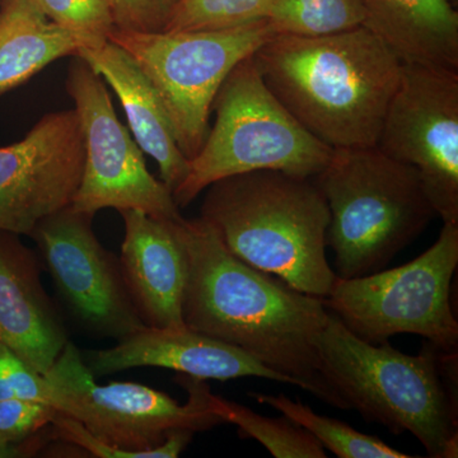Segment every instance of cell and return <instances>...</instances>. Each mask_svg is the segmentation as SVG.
I'll use <instances>...</instances> for the list:
<instances>
[{
    "label": "cell",
    "mask_w": 458,
    "mask_h": 458,
    "mask_svg": "<svg viewBox=\"0 0 458 458\" xmlns=\"http://www.w3.org/2000/svg\"><path fill=\"white\" fill-rule=\"evenodd\" d=\"M174 225L188 255L186 327L240 349L327 405L351 410L325 378L315 348L330 315L324 300L240 260L200 216Z\"/></svg>",
    "instance_id": "1"
},
{
    "label": "cell",
    "mask_w": 458,
    "mask_h": 458,
    "mask_svg": "<svg viewBox=\"0 0 458 458\" xmlns=\"http://www.w3.org/2000/svg\"><path fill=\"white\" fill-rule=\"evenodd\" d=\"M252 57L267 89L313 137L333 149L376 147L403 63L375 32L276 35Z\"/></svg>",
    "instance_id": "2"
},
{
    "label": "cell",
    "mask_w": 458,
    "mask_h": 458,
    "mask_svg": "<svg viewBox=\"0 0 458 458\" xmlns=\"http://www.w3.org/2000/svg\"><path fill=\"white\" fill-rule=\"evenodd\" d=\"M51 438L98 458H176L195 434L223 424L205 379L177 373L188 391L181 405L167 394L132 382L98 385L71 342L47 370Z\"/></svg>",
    "instance_id": "3"
},
{
    "label": "cell",
    "mask_w": 458,
    "mask_h": 458,
    "mask_svg": "<svg viewBox=\"0 0 458 458\" xmlns=\"http://www.w3.org/2000/svg\"><path fill=\"white\" fill-rule=\"evenodd\" d=\"M315 348L325 378L349 409L394 434H411L429 457L458 456L457 351L427 343L409 355L388 343L373 345L331 311Z\"/></svg>",
    "instance_id": "4"
},
{
    "label": "cell",
    "mask_w": 458,
    "mask_h": 458,
    "mask_svg": "<svg viewBox=\"0 0 458 458\" xmlns=\"http://www.w3.org/2000/svg\"><path fill=\"white\" fill-rule=\"evenodd\" d=\"M200 218L250 267L315 297L327 298L333 289L330 210L313 177L279 171L225 177L205 189Z\"/></svg>",
    "instance_id": "5"
},
{
    "label": "cell",
    "mask_w": 458,
    "mask_h": 458,
    "mask_svg": "<svg viewBox=\"0 0 458 458\" xmlns=\"http://www.w3.org/2000/svg\"><path fill=\"white\" fill-rule=\"evenodd\" d=\"M313 179L330 210L337 278L384 270L437 216L417 170L377 147L334 149Z\"/></svg>",
    "instance_id": "6"
},
{
    "label": "cell",
    "mask_w": 458,
    "mask_h": 458,
    "mask_svg": "<svg viewBox=\"0 0 458 458\" xmlns=\"http://www.w3.org/2000/svg\"><path fill=\"white\" fill-rule=\"evenodd\" d=\"M216 123L174 191L180 209L225 177L279 171L315 177L334 149L306 131L267 89L254 57L228 74L214 98Z\"/></svg>",
    "instance_id": "7"
},
{
    "label": "cell",
    "mask_w": 458,
    "mask_h": 458,
    "mask_svg": "<svg viewBox=\"0 0 458 458\" xmlns=\"http://www.w3.org/2000/svg\"><path fill=\"white\" fill-rule=\"evenodd\" d=\"M458 265V225L443 223L438 240L408 264L358 278H336L325 306L354 335L379 345L411 334L457 351L451 286Z\"/></svg>",
    "instance_id": "8"
},
{
    "label": "cell",
    "mask_w": 458,
    "mask_h": 458,
    "mask_svg": "<svg viewBox=\"0 0 458 458\" xmlns=\"http://www.w3.org/2000/svg\"><path fill=\"white\" fill-rule=\"evenodd\" d=\"M267 20L213 31L128 32L108 41L135 60L161 99L186 158L203 147L214 98L228 74L273 38Z\"/></svg>",
    "instance_id": "9"
},
{
    "label": "cell",
    "mask_w": 458,
    "mask_h": 458,
    "mask_svg": "<svg viewBox=\"0 0 458 458\" xmlns=\"http://www.w3.org/2000/svg\"><path fill=\"white\" fill-rule=\"evenodd\" d=\"M65 84L84 141L82 179L71 207L90 216L134 209L159 221L182 219L171 190L148 171L143 152L114 113L101 75L74 56Z\"/></svg>",
    "instance_id": "10"
},
{
    "label": "cell",
    "mask_w": 458,
    "mask_h": 458,
    "mask_svg": "<svg viewBox=\"0 0 458 458\" xmlns=\"http://www.w3.org/2000/svg\"><path fill=\"white\" fill-rule=\"evenodd\" d=\"M376 147L415 168L437 216L458 225V71L403 64Z\"/></svg>",
    "instance_id": "11"
},
{
    "label": "cell",
    "mask_w": 458,
    "mask_h": 458,
    "mask_svg": "<svg viewBox=\"0 0 458 458\" xmlns=\"http://www.w3.org/2000/svg\"><path fill=\"white\" fill-rule=\"evenodd\" d=\"M93 216L69 205L38 223L30 237L72 312L84 327L119 342L147 327L131 302L119 258L93 232Z\"/></svg>",
    "instance_id": "12"
},
{
    "label": "cell",
    "mask_w": 458,
    "mask_h": 458,
    "mask_svg": "<svg viewBox=\"0 0 458 458\" xmlns=\"http://www.w3.org/2000/svg\"><path fill=\"white\" fill-rule=\"evenodd\" d=\"M83 165L74 108L45 114L23 140L0 147V231L30 237L38 223L69 207Z\"/></svg>",
    "instance_id": "13"
},
{
    "label": "cell",
    "mask_w": 458,
    "mask_h": 458,
    "mask_svg": "<svg viewBox=\"0 0 458 458\" xmlns=\"http://www.w3.org/2000/svg\"><path fill=\"white\" fill-rule=\"evenodd\" d=\"M120 214L123 221L120 267L141 321L148 327H186L182 300L188 255L176 222L159 221L134 209Z\"/></svg>",
    "instance_id": "14"
},
{
    "label": "cell",
    "mask_w": 458,
    "mask_h": 458,
    "mask_svg": "<svg viewBox=\"0 0 458 458\" xmlns=\"http://www.w3.org/2000/svg\"><path fill=\"white\" fill-rule=\"evenodd\" d=\"M87 366L96 378L138 367H159L205 381L258 377L292 385L240 349L189 327L141 328L114 348L93 352Z\"/></svg>",
    "instance_id": "15"
},
{
    "label": "cell",
    "mask_w": 458,
    "mask_h": 458,
    "mask_svg": "<svg viewBox=\"0 0 458 458\" xmlns=\"http://www.w3.org/2000/svg\"><path fill=\"white\" fill-rule=\"evenodd\" d=\"M20 237L0 231V343L47 375L69 340L38 256Z\"/></svg>",
    "instance_id": "16"
},
{
    "label": "cell",
    "mask_w": 458,
    "mask_h": 458,
    "mask_svg": "<svg viewBox=\"0 0 458 458\" xmlns=\"http://www.w3.org/2000/svg\"><path fill=\"white\" fill-rule=\"evenodd\" d=\"M75 56L110 84L125 111L132 138L141 152L155 159L162 182L174 194L188 174L190 161L177 146L161 99L147 75L125 50L111 41L80 50Z\"/></svg>",
    "instance_id": "17"
},
{
    "label": "cell",
    "mask_w": 458,
    "mask_h": 458,
    "mask_svg": "<svg viewBox=\"0 0 458 458\" xmlns=\"http://www.w3.org/2000/svg\"><path fill=\"white\" fill-rule=\"evenodd\" d=\"M364 26L403 64L458 71V13L450 0H360Z\"/></svg>",
    "instance_id": "18"
},
{
    "label": "cell",
    "mask_w": 458,
    "mask_h": 458,
    "mask_svg": "<svg viewBox=\"0 0 458 458\" xmlns=\"http://www.w3.org/2000/svg\"><path fill=\"white\" fill-rule=\"evenodd\" d=\"M82 49L73 33L50 21L32 0H4L0 8V96Z\"/></svg>",
    "instance_id": "19"
},
{
    "label": "cell",
    "mask_w": 458,
    "mask_h": 458,
    "mask_svg": "<svg viewBox=\"0 0 458 458\" xmlns=\"http://www.w3.org/2000/svg\"><path fill=\"white\" fill-rule=\"evenodd\" d=\"M312 434L325 450L340 458H410V454L386 445L376 437L354 429L336 419L322 417L300 401L278 394H249Z\"/></svg>",
    "instance_id": "20"
},
{
    "label": "cell",
    "mask_w": 458,
    "mask_h": 458,
    "mask_svg": "<svg viewBox=\"0 0 458 458\" xmlns=\"http://www.w3.org/2000/svg\"><path fill=\"white\" fill-rule=\"evenodd\" d=\"M210 406L223 423L238 428L241 436L261 443L276 458H325L321 443L291 419L267 418L234 401L210 394Z\"/></svg>",
    "instance_id": "21"
},
{
    "label": "cell",
    "mask_w": 458,
    "mask_h": 458,
    "mask_svg": "<svg viewBox=\"0 0 458 458\" xmlns=\"http://www.w3.org/2000/svg\"><path fill=\"white\" fill-rule=\"evenodd\" d=\"M274 35L319 38L364 26L360 0H271L267 17Z\"/></svg>",
    "instance_id": "22"
},
{
    "label": "cell",
    "mask_w": 458,
    "mask_h": 458,
    "mask_svg": "<svg viewBox=\"0 0 458 458\" xmlns=\"http://www.w3.org/2000/svg\"><path fill=\"white\" fill-rule=\"evenodd\" d=\"M271 0H176L164 31H213L267 20Z\"/></svg>",
    "instance_id": "23"
},
{
    "label": "cell",
    "mask_w": 458,
    "mask_h": 458,
    "mask_svg": "<svg viewBox=\"0 0 458 458\" xmlns=\"http://www.w3.org/2000/svg\"><path fill=\"white\" fill-rule=\"evenodd\" d=\"M50 21L73 33L83 49L106 44L114 30L110 0H32Z\"/></svg>",
    "instance_id": "24"
},
{
    "label": "cell",
    "mask_w": 458,
    "mask_h": 458,
    "mask_svg": "<svg viewBox=\"0 0 458 458\" xmlns=\"http://www.w3.org/2000/svg\"><path fill=\"white\" fill-rule=\"evenodd\" d=\"M0 401H23L50 406L45 376L33 369L16 352L0 343Z\"/></svg>",
    "instance_id": "25"
},
{
    "label": "cell",
    "mask_w": 458,
    "mask_h": 458,
    "mask_svg": "<svg viewBox=\"0 0 458 458\" xmlns=\"http://www.w3.org/2000/svg\"><path fill=\"white\" fill-rule=\"evenodd\" d=\"M56 412L44 403L0 401V445L25 441L49 426Z\"/></svg>",
    "instance_id": "26"
},
{
    "label": "cell",
    "mask_w": 458,
    "mask_h": 458,
    "mask_svg": "<svg viewBox=\"0 0 458 458\" xmlns=\"http://www.w3.org/2000/svg\"><path fill=\"white\" fill-rule=\"evenodd\" d=\"M176 0H110L114 29L128 32H162Z\"/></svg>",
    "instance_id": "27"
},
{
    "label": "cell",
    "mask_w": 458,
    "mask_h": 458,
    "mask_svg": "<svg viewBox=\"0 0 458 458\" xmlns=\"http://www.w3.org/2000/svg\"><path fill=\"white\" fill-rule=\"evenodd\" d=\"M454 2H456V0H454Z\"/></svg>",
    "instance_id": "28"
},
{
    "label": "cell",
    "mask_w": 458,
    "mask_h": 458,
    "mask_svg": "<svg viewBox=\"0 0 458 458\" xmlns=\"http://www.w3.org/2000/svg\"><path fill=\"white\" fill-rule=\"evenodd\" d=\"M0 2H2V0H0Z\"/></svg>",
    "instance_id": "29"
}]
</instances>
